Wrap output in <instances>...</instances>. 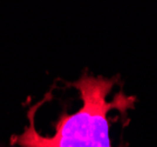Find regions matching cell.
Here are the masks:
<instances>
[{"mask_svg":"<svg viewBox=\"0 0 157 147\" xmlns=\"http://www.w3.org/2000/svg\"><path fill=\"white\" fill-rule=\"evenodd\" d=\"M114 84V79L84 74L72 84L80 92L82 107L76 113L60 115L53 137H42L36 132L33 118L36 107H33L29 111L31 125L15 141L21 147H113L109 139L108 112L114 108L126 111L135 101L134 97L122 93L111 103L107 101Z\"/></svg>","mask_w":157,"mask_h":147,"instance_id":"cell-1","label":"cell"}]
</instances>
